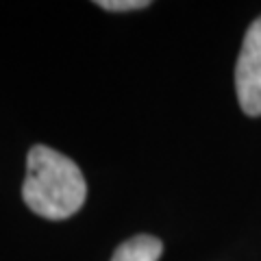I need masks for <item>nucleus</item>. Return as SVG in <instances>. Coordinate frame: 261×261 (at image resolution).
Returning <instances> with one entry per match:
<instances>
[{"label": "nucleus", "instance_id": "obj_1", "mask_svg": "<svg viewBox=\"0 0 261 261\" xmlns=\"http://www.w3.org/2000/svg\"><path fill=\"white\" fill-rule=\"evenodd\" d=\"M85 196V176L70 157L48 146H33L29 150L22 198L33 214L65 220L83 207Z\"/></svg>", "mask_w": 261, "mask_h": 261}, {"label": "nucleus", "instance_id": "obj_2", "mask_svg": "<svg viewBox=\"0 0 261 261\" xmlns=\"http://www.w3.org/2000/svg\"><path fill=\"white\" fill-rule=\"evenodd\" d=\"M235 89L246 116H261V18L248 27L235 65Z\"/></svg>", "mask_w": 261, "mask_h": 261}, {"label": "nucleus", "instance_id": "obj_3", "mask_svg": "<svg viewBox=\"0 0 261 261\" xmlns=\"http://www.w3.org/2000/svg\"><path fill=\"white\" fill-rule=\"evenodd\" d=\"M163 244L152 235H137L120 244L111 261H159Z\"/></svg>", "mask_w": 261, "mask_h": 261}, {"label": "nucleus", "instance_id": "obj_4", "mask_svg": "<svg viewBox=\"0 0 261 261\" xmlns=\"http://www.w3.org/2000/svg\"><path fill=\"white\" fill-rule=\"evenodd\" d=\"M148 0H100L98 7L107 11H130V9H144L148 7Z\"/></svg>", "mask_w": 261, "mask_h": 261}]
</instances>
